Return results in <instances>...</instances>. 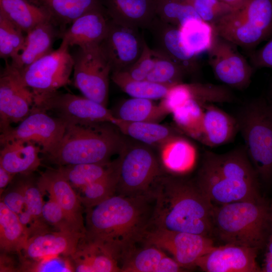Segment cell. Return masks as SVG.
Wrapping results in <instances>:
<instances>
[{"label": "cell", "instance_id": "cell-1", "mask_svg": "<svg viewBox=\"0 0 272 272\" xmlns=\"http://www.w3.org/2000/svg\"><path fill=\"white\" fill-rule=\"evenodd\" d=\"M154 202L151 191L133 196L114 194L86 209L85 236L108 250L120 266L150 229Z\"/></svg>", "mask_w": 272, "mask_h": 272}, {"label": "cell", "instance_id": "cell-2", "mask_svg": "<svg viewBox=\"0 0 272 272\" xmlns=\"http://www.w3.org/2000/svg\"><path fill=\"white\" fill-rule=\"evenodd\" d=\"M151 191L155 202L151 228L211 237L214 206L194 180L161 175Z\"/></svg>", "mask_w": 272, "mask_h": 272}, {"label": "cell", "instance_id": "cell-3", "mask_svg": "<svg viewBox=\"0 0 272 272\" xmlns=\"http://www.w3.org/2000/svg\"><path fill=\"white\" fill-rule=\"evenodd\" d=\"M194 180L214 206L262 197L259 178L244 146L223 154L205 151Z\"/></svg>", "mask_w": 272, "mask_h": 272}, {"label": "cell", "instance_id": "cell-4", "mask_svg": "<svg viewBox=\"0 0 272 272\" xmlns=\"http://www.w3.org/2000/svg\"><path fill=\"white\" fill-rule=\"evenodd\" d=\"M111 124H67L60 141L45 155L47 159L58 166L111 162V157L120 153L126 140Z\"/></svg>", "mask_w": 272, "mask_h": 272}, {"label": "cell", "instance_id": "cell-5", "mask_svg": "<svg viewBox=\"0 0 272 272\" xmlns=\"http://www.w3.org/2000/svg\"><path fill=\"white\" fill-rule=\"evenodd\" d=\"M270 203L259 198L214 206L213 234L225 244L263 249L270 230Z\"/></svg>", "mask_w": 272, "mask_h": 272}, {"label": "cell", "instance_id": "cell-6", "mask_svg": "<svg viewBox=\"0 0 272 272\" xmlns=\"http://www.w3.org/2000/svg\"><path fill=\"white\" fill-rule=\"evenodd\" d=\"M245 148L260 180L272 182V106L265 100H253L235 116Z\"/></svg>", "mask_w": 272, "mask_h": 272}, {"label": "cell", "instance_id": "cell-7", "mask_svg": "<svg viewBox=\"0 0 272 272\" xmlns=\"http://www.w3.org/2000/svg\"><path fill=\"white\" fill-rule=\"evenodd\" d=\"M214 26L219 36L237 46L252 48L272 35V0H249Z\"/></svg>", "mask_w": 272, "mask_h": 272}, {"label": "cell", "instance_id": "cell-8", "mask_svg": "<svg viewBox=\"0 0 272 272\" xmlns=\"http://www.w3.org/2000/svg\"><path fill=\"white\" fill-rule=\"evenodd\" d=\"M161 175L159 161L151 146L126 140L118 157L116 192L128 196L149 193Z\"/></svg>", "mask_w": 272, "mask_h": 272}, {"label": "cell", "instance_id": "cell-9", "mask_svg": "<svg viewBox=\"0 0 272 272\" xmlns=\"http://www.w3.org/2000/svg\"><path fill=\"white\" fill-rule=\"evenodd\" d=\"M69 49L61 42L57 49L18 71L23 83L33 94L34 105L70 82L74 59Z\"/></svg>", "mask_w": 272, "mask_h": 272}, {"label": "cell", "instance_id": "cell-10", "mask_svg": "<svg viewBox=\"0 0 272 272\" xmlns=\"http://www.w3.org/2000/svg\"><path fill=\"white\" fill-rule=\"evenodd\" d=\"M73 57L76 87L84 97L106 106L111 71L99 45L79 47Z\"/></svg>", "mask_w": 272, "mask_h": 272}, {"label": "cell", "instance_id": "cell-11", "mask_svg": "<svg viewBox=\"0 0 272 272\" xmlns=\"http://www.w3.org/2000/svg\"><path fill=\"white\" fill-rule=\"evenodd\" d=\"M34 107L52 111L67 124H113L116 118L106 106L85 97L58 91L40 100Z\"/></svg>", "mask_w": 272, "mask_h": 272}, {"label": "cell", "instance_id": "cell-12", "mask_svg": "<svg viewBox=\"0 0 272 272\" xmlns=\"http://www.w3.org/2000/svg\"><path fill=\"white\" fill-rule=\"evenodd\" d=\"M67 125L59 117H52L46 111L33 107L30 114L17 126L1 132V145L14 140L31 142L39 146L45 155L60 141Z\"/></svg>", "mask_w": 272, "mask_h": 272}, {"label": "cell", "instance_id": "cell-13", "mask_svg": "<svg viewBox=\"0 0 272 272\" xmlns=\"http://www.w3.org/2000/svg\"><path fill=\"white\" fill-rule=\"evenodd\" d=\"M142 243L168 251L182 268L195 266L197 260L215 246L208 236L158 228L149 229Z\"/></svg>", "mask_w": 272, "mask_h": 272}, {"label": "cell", "instance_id": "cell-14", "mask_svg": "<svg viewBox=\"0 0 272 272\" xmlns=\"http://www.w3.org/2000/svg\"><path fill=\"white\" fill-rule=\"evenodd\" d=\"M207 52L209 63L218 80L238 90L249 86L253 69L236 45L217 34Z\"/></svg>", "mask_w": 272, "mask_h": 272}, {"label": "cell", "instance_id": "cell-15", "mask_svg": "<svg viewBox=\"0 0 272 272\" xmlns=\"http://www.w3.org/2000/svg\"><path fill=\"white\" fill-rule=\"evenodd\" d=\"M139 30L110 19L107 33L99 47L111 73L124 71L141 55L146 41Z\"/></svg>", "mask_w": 272, "mask_h": 272}, {"label": "cell", "instance_id": "cell-16", "mask_svg": "<svg viewBox=\"0 0 272 272\" xmlns=\"http://www.w3.org/2000/svg\"><path fill=\"white\" fill-rule=\"evenodd\" d=\"M34 95L18 71L7 62L0 78V127L3 132L28 116L34 106Z\"/></svg>", "mask_w": 272, "mask_h": 272}, {"label": "cell", "instance_id": "cell-17", "mask_svg": "<svg viewBox=\"0 0 272 272\" xmlns=\"http://www.w3.org/2000/svg\"><path fill=\"white\" fill-rule=\"evenodd\" d=\"M258 250L231 244L214 246L197 260L195 266L206 272L262 271L256 261Z\"/></svg>", "mask_w": 272, "mask_h": 272}, {"label": "cell", "instance_id": "cell-18", "mask_svg": "<svg viewBox=\"0 0 272 272\" xmlns=\"http://www.w3.org/2000/svg\"><path fill=\"white\" fill-rule=\"evenodd\" d=\"M148 29L156 44V48L153 50L178 64L186 74H196L199 71L197 56L190 53L184 47L179 28L156 17Z\"/></svg>", "mask_w": 272, "mask_h": 272}, {"label": "cell", "instance_id": "cell-19", "mask_svg": "<svg viewBox=\"0 0 272 272\" xmlns=\"http://www.w3.org/2000/svg\"><path fill=\"white\" fill-rule=\"evenodd\" d=\"M85 234L47 230L30 236L19 253L20 259L36 260L52 255L71 256Z\"/></svg>", "mask_w": 272, "mask_h": 272}, {"label": "cell", "instance_id": "cell-20", "mask_svg": "<svg viewBox=\"0 0 272 272\" xmlns=\"http://www.w3.org/2000/svg\"><path fill=\"white\" fill-rule=\"evenodd\" d=\"M110 19L103 7L88 12L63 31L60 38L69 47L99 46L107 33Z\"/></svg>", "mask_w": 272, "mask_h": 272}, {"label": "cell", "instance_id": "cell-21", "mask_svg": "<svg viewBox=\"0 0 272 272\" xmlns=\"http://www.w3.org/2000/svg\"><path fill=\"white\" fill-rule=\"evenodd\" d=\"M42 192L47 193L62 209L72 221L86 232L82 204L74 188L57 169L41 174L37 180Z\"/></svg>", "mask_w": 272, "mask_h": 272}, {"label": "cell", "instance_id": "cell-22", "mask_svg": "<svg viewBox=\"0 0 272 272\" xmlns=\"http://www.w3.org/2000/svg\"><path fill=\"white\" fill-rule=\"evenodd\" d=\"M109 19L135 29H148L156 15V0H99Z\"/></svg>", "mask_w": 272, "mask_h": 272}, {"label": "cell", "instance_id": "cell-23", "mask_svg": "<svg viewBox=\"0 0 272 272\" xmlns=\"http://www.w3.org/2000/svg\"><path fill=\"white\" fill-rule=\"evenodd\" d=\"M51 21L42 23L26 34L24 45L9 64L21 72L53 50L52 46L62 32Z\"/></svg>", "mask_w": 272, "mask_h": 272}, {"label": "cell", "instance_id": "cell-24", "mask_svg": "<svg viewBox=\"0 0 272 272\" xmlns=\"http://www.w3.org/2000/svg\"><path fill=\"white\" fill-rule=\"evenodd\" d=\"M238 132L239 126L236 117L213 103L205 105L200 142L210 147L222 146L232 142Z\"/></svg>", "mask_w": 272, "mask_h": 272}, {"label": "cell", "instance_id": "cell-25", "mask_svg": "<svg viewBox=\"0 0 272 272\" xmlns=\"http://www.w3.org/2000/svg\"><path fill=\"white\" fill-rule=\"evenodd\" d=\"M74 271L120 272L117 260L105 248L82 237L74 254L70 256Z\"/></svg>", "mask_w": 272, "mask_h": 272}, {"label": "cell", "instance_id": "cell-26", "mask_svg": "<svg viewBox=\"0 0 272 272\" xmlns=\"http://www.w3.org/2000/svg\"><path fill=\"white\" fill-rule=\"evenodd\" d=\"M1 146L0 166L12 174H29L41 164V148L33 143L14 140Z\"/></svg>", "mask_w": 272, "mask_h": 272}, {"label": "cell", "instance_id": "cell-27", "mask_svg": "<svg viewBox=\"0 0 272 272\" xmlns=\"http://www.w3.org/2000/svg\"><path fill=\"white\" fill-rule=\"evenodd\" d=\"M0 15L25 34L51 21L48 12L37 0H0Z\"/></svg>", "mask_w": 272, "mask_h": 272}, {"label": "cell", "instance_id": "cell-28", "mask_svg": "<svg viewBox=\"0 0 272 272\" xmlns=\"http://www.w3.org/2000/svg\"><path fill=\"white\" fill-rule=\"evenodd\" d=\"M113 124L125 135L151 147L160 148L181 135L180 130L156 122L128 121L116 118Z\"/></svg>", "mask_w": 272, "mask_h": 272}, {"label": "cell", "instance_id": "cell-29", "mask_svg": "<svg viewBox=\"0 0 272 272\" xmlns=\"http://www.w3.org/2000/svg\"><path fill=\"white\" fill-rule=\"evenodd\" d=\"M160 148L163 164L173 175L180 176L193 168L197 158L196 149L182 135L172 139Z\"/></svg>", "mask_w": 272, "mask_h": 272}, {"label": "cell", "instance_id": "cell-30", "mask_svg": "<svg viewBox=\"0 0 272 272\" xmlns=\"http://www.w3.org/2000/svg\"><path fill=\"white\" fill-rule=\"evenodd\" d=\"M47 10L52 22L62 31L76 19L90 11L103 7L99 0H37Z\"/></svg>", "mask_w": 272, "mask_h": 272}, {"label": "cell", "instance_id": "cell-31", "mask_svg": "<svg viewBox=\"0 0 272 272\" xmlns=\"http://www.w3.org/2000/svg\"><path fill=\"white\" fill-rule=\"evenodd\" d=\"M29 235L18 216L0 202V246L7 253H20Z\"/></svg>", "mask_w": 272, "mask_h": 272}, {"label": "cell", "instance_id": "cell-32", "mask_svg": "<svg viewBox=\"0 0 272 272\" xmlns=\"http://www.w3.org/2000/svg\"><path fill=\"white\" fill-rule=\"evenodd\" d=\"M181 41L187 50L197 56L208 52L217 33L214 26L201 19H192L180 28Z\"/></svg>", "mask_w": 272, "mask_h": 272}, {"label": "cell", "instance_id": "cell-33", "mask_svg": "<svg viewBox=\"0 0 272 272\" xmlns=\"http://www.w3.org/2000/svg\"><path fill=\"white\" fill-rule=\"evenodd\" d=\"M168 114L160 104L151 100L131 97L118 106L114 115L125 121L159 123Z\"/></svg>", "mask_w": 272, "mask_h": 272}, {"label": "cell", "instance_id": "cell-34", "mask_svg": "<svg viewBox=\"0 0 272 272\" xmlns=\"http://www.w3.org/2000/svg\"><path fill=\"white\" fill-rule=\"evenodd\" d=\"M116 159L108 163L80 164L58 166L57 169L75 188L79 190L107 174Z\"/></svg>", "mask_w": 272, "mask_h": 272}, {"label": "cell", "instance_id": "cell-35", "mask_svg": "<svg viewBox=\"0 0 272 272\" xmlns=\"http://www.w3.org/2000/svg\"><path fill=\"white\" fill-rule=\"evenodd\" d=\"M118 182V158L113 168L105 176L80 189L78 197L86 209L92 208L115 194Z\"/></svg>", "mask_w": 272, "mask_h": 272}, {"label": "cell", "instance_id": "cell-36", "mask_svg": "<svg viewBox=\"0 0 272 272\" xmlns=\"http://www.w3.org/2000/svg\"><path fill=\"white\" fill-rule=\"evenodd\" d=\"M111 79L115 84L130 97L151 100L162 99L172 87L147 80H133L122 72L111 73Z\"/></svg>", "mask_w": 272, "mask_h": 272}, {"label": "cell", "instance_id": "cell-37", "mask_svg": "<svg viewBox=\"0 0 272 272\" xmlns=\"http://www.w3.org/2000/svg\"><path fill=\"white\" fill-rule=\"evenodd\" d=\"M207 104L190 99L173 111L174 120L181 132L199 141L202 134L204 109Z\"/></svg>", "mask_w": 272, "mask_h": 272}, {"label": "cell", "instance_id": "cell-38", "mask_svg": "<svg viewBox=\"0 0 272 272\" xmlns=\"http://www.w3.org/2000/svg\"><path fill=\"white\" fill-rule=\"evenodd\" d=\"M135 248L121 263V272H157L166 255L163 250L152 245Z\"/></svg>", "mask_w": 272, "mask_h": 272}, {"label": "cell", "instance_id": "cell-39", "mask_svg": "<svg viewBox=\"0 0 272 272\" xmlns=\"http://www.w3.org/2000/svg\"><path fill=\"white\" fill-rule=\"evenodd\" d=\"M156 15L161 20L179 28L192 19H200L186 0H156Z\"/></svg>", "mask_w": 272, "mask_h": 272}, {"label": "cell", "instance_id": "cell-40", "mask_svg": "<svg viewBox=\"0 0 272 272\" xmlns=\"http://www.w3.org/2000/svg\"><path fill=\"white\" fill-rule=\"evenodd\" d=\"M154 51V65L146 80L171 86L182 83L186 75L183 69L166 56Z\"/></svg>", "mask_w": 272, "mask_h": 272}, {"label": "cell", "instance_id": "cell-41", "mask_svg": "<svg viewBox=\"0 0 272 272\" xmlns=\"http://www.w3.org/2000/svg\"><path fill=\"white\" fill-rule=\"evenodd\" d=\"M24 32L0 15V56L7 59L14 58L23 48Z\"/></svg>", "mask_w": 272, "mask_h": 272}, {"label": "cell", "instance_id": "cell-42", "mask_svg": "<svg viewBox=\"0 0 272 272\" xmlns=\"http://www.w3.org/2000/svg\"><path fill=\"white\" fill-rule=\"evenodd\" d=\"M19 270L23 271H74L70 256L52 255L36 260L21 259Z\"/></svg>", "mask_w": 272, "mask_h": 272}, {"label": "cell", "instance_id": "cell-43", "mask_svg": "<svg viewBox=\"0 0 272 272\" xmlns=\"http://www.w3.org/2000/svg\"><path fill=\"white\" fill-rule=\"evenodd\" d=\"M42 216L45 222L56 230L85 234L69 217L62 209L52 198L44 202Z\"/></svg>", "mask_w": 272, "mask_h": 272}, {"label": "cell", "instance_id": "cell-44", "mask_svg": "<svg viewBox=\"0 0 272 272\" xmlns=\"http://www.w3.org/2000/svg\"><path fill=\"white\" fill-rule=\"evenodd\" d=\"M192 5L199 18L213 26L235 10L221 0H196Z\"/></svg>", "mask_w": 272, "mask_h": 272}, {"label": "cell", "instance_id": "cell-45", "mask_svg": "<svg viewBox=\"0 0 272 272\" xmlns=\"http://www.w3.org/2000/svg\"><path fill=\"white\" fill-rule=\"evenodd\" d=\"M22 184L27 210L36 220L47 224L42 216L44 201L37 182L26 180L22 181Z\"/></svg>", "mask_w": 272, "mask_h": 272}, {"label": "cell", "instance_id": "cell-46", "mask_svg": "<svg viewBox=\"0 0 272 272\" xmlns=\"http://www.w3.org/2000/svg\"><path fill=\"white\" fill-rule=\"evenodd\" d=\"M155 60V51L148 46L146 42L143 51L139 59L129 67L121 72L133 80H146L154 67Z\"/></svg>", "mask_w": 272, "mask_h": 272}, {"label": "cell", "instance_id": "cell-47", "mask_svg": "<svg viewBox=\"0 0 272 272\" xmlns=\"http://www.w3.org/2000/svg\"><path fill=\"white\" fill-rule=\"evenodd\" d=\"M2 201L11 211L18 215L26 209L22 181L5 193Z\"/></svg>", "mask_w": 272, "mask_h": 272}, {"label": "cell", "instance_id": "cell-48", "mask_svg": "<svg viewBox=\"0 0 272 272\" xmlns=\"http://www.w3.org/2000/svg\"><path fill=\"white\" fill-rule=\"evenodd\" d=\"M250 59L255 67L272 69V37L262 47L251 54Z\"/></svg>", "mask_w": 272, "mask_h": 272}, {"label": "cell", "instance_id": "cell-49", "mask_svg": "<svg viewBox=\"0 0 272 272\" xmlns=\"http://www.w3.org/2000/svg\"><path fill=\"white\" fill-rule=\"evenodd\" d=\"M266 247L261 270L263 272H272V201L270 202V230Z\"/></svg>", "mask_w": 272, "mask_h": 272}, {"label": "cell", "instance_id": "cell-50", "mask_svg": "<svg viewBox=\"0 0 272 272\" xmlns=\"http://www.w3.org/2000/svg\"><path fill=\"white\" fill-rule=\"evenodd\" d=\"M4 252L1 255V271H14L16 269L15 263L11 257Z\"/></svg>", "mask_w": 272, "mask_h": 272}, {"label": "cell", "instance_id": "cell-51", "mask_svg": "<svg viewBox=\"0 0 272 272\" xmlns=\"http://www.w3.org/2000/svg\"><path fill=\"white\" fill-rule=\"evenodd\" d=\"M16 175L9 172L0 166V190L1 194L12 180Z\"/></svg>", "mask_w": 272, "mask_h": 272}, {"label": "cell", "instance_id": "cell-52", "mask_svg": "<svg viewBox=\"0 0 272 272\" xmlns=\"http://www.w3.org/2000/svg\"><path fill=\"white\" fill-rule=\"evenodd\" d=\"M235 10L243 7L249 0H221Z\"/></svg>", "mask_w": 272, "mask_h": 272}, {"label": "cell", "instance_id": "cell-53", "mask_svg": "<svg viewBox=\"0 0 272 272\" xmlns=\"http://www.w3.org/2000/svg\"><path fill=\"white\" fill-rule=\"evenodd\" d=\"M269 103L271 105H272V88H271L270 100H269Z\"/></svg>", "mask_w": 272, "mask_h": 272}, {"label": "cell", "instance_id": "cell-54", "mask_svg": "<svg viewBox=\"0 0 272 272\" xmlns=\"http://www.w3.org/2000/svg\"><path fill=\"white\" fill-rule=\"evenodd\" d=\"M187 2H188L189 3L191 4L192 5V4L196 0H186Z\"/></svg>", "mask_w": 272, "mask_h": 272}, {"label": "cell", "instance_id": "cell-55", "mask_svg": "<svg viewBox=\"0 0 272 272\" xmlns=\"http://www.w3.org/2000/svg\"><path fill=\"white\" fill-rule=\"evenodd\" d=\"M271 106H272V105H271Z\"/></svg>", "mask_w": 272, "mask_h": 272}]
</instances>
